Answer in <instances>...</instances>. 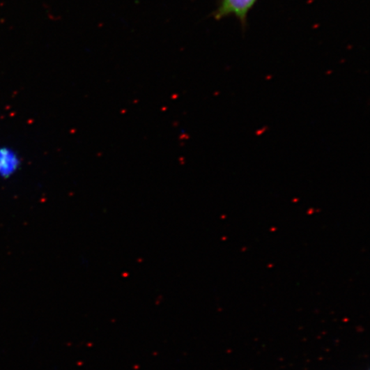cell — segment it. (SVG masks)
Instances as JSON below:
<instances>
[{"label": "cell", "instance_id": "obj_1", "mask_svg": "<svg viewBox=\"0 0 370 370\" xmlns=\"http://www.w3.org/2000/svg\"><path fill=\"white\" fill-rule=\"evenodd\" d=\"M258 0H219L214 13L216 20H222L228 17H235L245 29L249 11L255 6Z\"/></svg>", "mask_w": 370, "mask_h": 370}, {"label": "cell", "instance_id": "obj_2", "mask_svg": "<svg viewBox=\"0 0 370 370\" xmlns=\"http://www.w3.org/2000/svg\"><path fill=\"white\" fill-rule=\"evenodd\" d=\"M17 166L16 158L13 153L6 149H0V175L8 176Z\"/></svg>", "mask_w": 370, "mask_h": 370}]
</instances>
